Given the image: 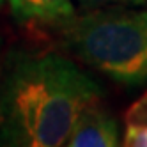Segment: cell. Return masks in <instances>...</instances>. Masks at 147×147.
Returning a JSON list of instances; mask_svg holds the SVG:
<instances>
[{"instance_id": "obj_6", "label": "cell", "mask_w": 147, "mask_h": 147, "mask_svg": "<svg viewBox=\"0 0 147 147\" xmlns=\"http://www.w3.org/2000/svg\"><path fill=\"white\" fill-rule=\"evenodd\" d=\"M83 5H101V4H107V2H112V0H80ZM140 2V0H138Z\"/></svg>"}, {"instance_id": "obj_8", "label": "cell", "mask_w": 147, "mask_h": 147, "mask_svg": "<svg viewBox=\"0 0 147 147\" xmlns=\"http://www.w3.org/2000/svg\"><path fill=\"white\" fill-rule=\"evenodd\" d=\"M4 2H5V0H0V7H2V5H4Z\"/></svg>"}, {"instance_id": "obj_1", "label": "cell", "mask_w": 147, "mask_h": 147, "mask_svg": "<svg viewBox=\"0 0 147 147\" xmlns=\"http://www.w3.org/2000/svg\"><path fill=\"white\" fill-rule=\"evenodd\" d=\"M101 89L75 62L57 53L9 60L0 80V145H64L78 113Z\"/></svg>"}, {"instance_id": "obj_4", "label": "cell", "mask_w": 147, "mask_h": 147, "mask_svg": "<svg viewBox=\"0 0 147 147\" xmlns=\"http://www.w3.org/2000/svg\"><path fill=\"white\" fill-rule=\"evenodd\" d=\"M11 13L20 22L62 23L75 16L71 0H9Z\"/></svg>"}, {"instance_id": "obj_7", "label": "cell", "mask_w": 147, "mask_h": 147, "mask_svg": "<svg viewBox=\"0 0 147 147\" xmlns=\"http://www.w3.org/2000/svg\"><path fill=\"white\" fill-rule=\"evenodd\" d=\"M0 46H2V43H0ZM0 80H2V66H0Z\"/></svg>"}, {"instance_id": "obj_5", "label": "cell", "mask_w": 147, "mask_h": 147, "mask_svg": "<svg viewBox=\"0 0 147 147\" xmlns=\"http://www.w3.org/2000/svg\"><path fill=\"white\" fill-rule=\"evenodd\" d=\"M124 121L126 129L122 136V145L147 147V92L128 108Z\"/></svg>"}, {"instance_id": "obj_2", "label": "cell", "mask_w": 147, "mask_h": 147, "mask_svg": "<svg viewBox=\"0 0 147 147\" xmlns=\"http://www.w3.org/2000/svg\"><path fill=\"white\" fill-rule=\"evenodd\" d=\"M67 48L108 78L136 85L147 80V13L112 7L64 23Z\"/></svg>"}, {"instance_id": "obj_3", "label": "cell", "mask_w": 147, "mask_h": 147, "mask_svg": "<svg viewBox=\"0 0 147 147\" xmlns=\"http://www.w3.org/2000/svg\"><path fill=\"white\" fill-rule=\"evenodd\" d=\"M101 99L83 108L66 140L69 147H115L119 145V124L113 115L101 107Z\"/></svg>"}]
</instances>
